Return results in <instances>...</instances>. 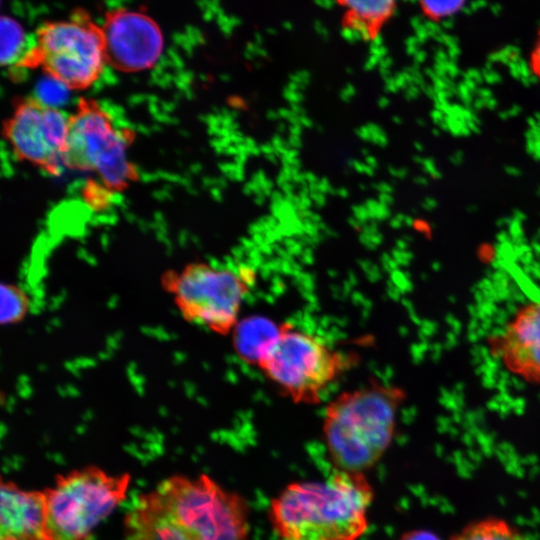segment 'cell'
I'll list each match as a JSON object with an SVG mask.
<instances>
[{"instance_id":"cell-12","label":"cell","mask_w":540,"mask_h":540,"mask_svg":"<svg viewBox=\"0 0 540 540\" xmlns=\"http://www.w3.org/2000/svg\"><path fill=\"white\" fill-rule=\"evenodd\" d=\"M0 526L1 537L55 540L45 491H26L12 482H2Z\"/></svg>"},{"instance_id":"cell-7","label":"cell","mask_w":540,"mask_h":540,"mask_svg":"<svg viewBox=\"0 0 540 540\" xmlns=\"http://www.w3.org/2000/svg\"><path fill=\"white\" fill-rule=\"evenodd\" d=\"M130 475L112 476L97 467L58 475L45 490L55 540H90L96 525L125 498Z\"/></svg>"},{"instance_id":"cell-16","label":"cell","mask_w":540,"mask_h":540,"mask_svg":"<svg viewBox=\"0 0 540 540\" xmlns=\"http://www.w3.org/2000/svg\"><path fill=\"white\" fill-rule=\"evenodd\" d=\"M450 540H528L513 524L497 518L487 517L465 525Z\"/></svg>"},{"instance_id":"cell-13","label":"cell","mask_w":540,"mask_h":540,"mask_svg":"<svg viewBox=\"0 0 540 540\" xmlns=\"http://www.w3.org/2000/svg\"><path fill=\"white\" fill-rule=\"evenodd\" d=\"M340 10L341 28L355 38L377 40L393 18L398 0H332Z\"/></svg>"},{"instance_id":"cell-6","label":"cell","mask_w":540,"mask_h":540,"mask_svg":"<svg viewBox=\"0 0 540 540\" xmlns=\"http://www.w3.org/2000/svg\"><path fill=\"white\" fill-rule=\"evenodd\" d=\"M131 132L115 126L112 117L93 99L80 98L69 116L63 165L97 174L104 188L120 192L136 180L128 158Z\"/></svg>"},{"instance_id":"cell-18","label":"cell","mask_w":540,"mask_h":540,"mask_svg":"<svg viewBox=\"0 0 540 540\" xmlns=\"http://www.w3.org/2000/svg\"><path fill=\"white\" fill-rule=\"evenodd\" d=\"M464 1L465 0H418V4L425 17L433 21H439L458 11Z\"/></svg>"},{"instance_id":"cell-15","label":"cell","mask_w":540,"mask_h":540,"mask_svg":"<svg viewBox=\"0 0 540 540\" xmlns=\"http://www.w3.org/2000/svg\"><path fill=\"white\" fill-rule=\"evenodd\" d=\"M1 64L10 67H23L34 43L29 44L23 27L10 17L0 20Z\"/></svg>"},{"instance_id":"cell-2","label":"cell","mask_w":540,"mask_h":540,"mask_svg":"<svg viewBox=\"0 0 540 540\" xmlns=\"http://www.w3.org/2000/svg\"><path fill=\"white\" fill-rule=\"evenodd\" d=\"M373 497L364 473L337 469L321 481L287 485L272 499L269 518L280 540H358Z\"/></svg>"},{"instance_id":"cell-20","label":"cell","mask_w":540,"mask_h":540,"mask_svg":"<svg viewBox=\"0 0 540 540\" xmlns=\"http://www.w3.org/2000/svg\"><path fill=\"white\" fill-rule=\"evenodd\" d=\"M400 540H440L439 537L426 530H415L405 533Z\"/></svg>"},{"instance_id":"cell-3","label":"cell","mask_w":540,"mask_h":540,"mask_svg":"<svg viewBox=\"0 0 540 540\" xmlns=\"http://www.w3.org/2000/svg\"><path fill=\"white\" fill-rule=\"evenodd\" d=\"M405 397L402 388L373 379L330 400L322 432L337 469L364 473L381 459L392 443Z\"/></svg>"},{"instance_id":"cell-9","label":"cell","mask_w":540,"mask_h":540,"mask_svg":"<svg viewBox=\"0 0 540 540\" xmlns=\"http://www.w3.org/2000/svg\"><path fill=\"white\" fill-rule=\"evenodd\" d=\"M69 129V116L39 98L14 102L3 134L15 156L41 170L58 175Z\"/></svg>"},{"instance_id":"cell-19","label":"cell","mask_w":540,"mask_h":540,"mask_svg":"<svg viewBox=\"0 0 540 540\" xmlns=\"http://www.w3.org/2000/svg\"><path fill=\"white\" fill-rule=\"evenodd\" d=\"M530 67L534 75L540 80V30L535 46L530 54Z\"/></svg>"},{"instance_id":"cell-11","label":"cell","mask_w":540,"mask_h":540,"mask_svg":"<svg viewBox=\"0 0 540 540\" xmlns=\"http://www.w3.org/2000/svg\"><path fill=\"white\" fill-rule=\"evenodd\" d=\"M496 351L511 374L540 383V301L516 311L498 335Z\"/></svg>"},{"instance_id":"cell-1","label":"cell","mask_w":540,"mask_h":540,"mask_svg":"<svg viewBox=\"0 0 540 540\" xmlns=\"http://www.w3.org/2000/svg\"><path fill=\"white\" fill-rule=\"evenodd\" d=\"M127 540H248V505L206 475L173 476L141 495Z\"/></svg>"},{"instance_id":"cell-14","label":"cell","mask_w":540,"mask_h":540,"mask_svg":"<svg viewBox=\"0 0 540 540\" xmlns=\"http://www.w3.org/2000/svg\"><path fill=\"white\" fill-rule=\"evenodd\" d=\"M279 324L262 316L239 320L232 331L233 347L238 357L249 365H255L265 346L273 339Z\"/></svg>"},{"instance_id":"cell-10","label":"cell","mask_w":540,"mask_h":540,"mask_svg":"<svg viewBox=\"0 0 540 540\" xmlns=\"http://www.w3.org/2000/svg\"><path fill=\"white\" fill-rule=\"evenodd\" d=\"M101 30L107 61L120 71L149 69L161 56L164 46L161 30L144 13L132 10L113 12Z\"/></svg>"},{"instance_id":"cell-4","label":"cell","mask_w":540,"mask_h":540,"mask_svg":"<svg viewBox=\"0 0 540 540\" xmlns=\"http://www.w3.org/2000/svg\"><path fill=\"white\" fill-rule=\"evenodd\" d=\"M354 356L290 323H279L260 353L256 367L295 404L315 405L325 390L353 364Z\"/></svg>"},{"instance_id":"cell-21","label":"cell","mask_w":540,"mask_h":540,"mask_svg":"<svg viewBox=\"0 0 540 540\" xmlns=\"http://www.w3.org/2000/svg\"><path fill=\"white\" fill-rule=\"evenodd\" d=\"M1 540H18V539H15V538H12V537H6V536H3V537H1Z\"/></svg>"},{"instance_id":"cell-8","label":"cell","mask_w":540,"mask_h":540,"mask_svg":"<svg viewBox=\"0 0 540 540\" xmlns=\"http://www.w3.org/2000/svg\"><path fill=\"white\" fill-rule=\"evenodd\" d=\"M108 63L102 30L82 17L41 27L24 67H41L46 76L69 90H84Z\"/></svg>"},{"instance_id":"cell-5","label":"cell","mask_w":540,"mask_h":540,"mask_svg":"<svg viewBox=\"0 0 540 540\" xmlns=\"http://www.w3.org/2000/svg\"><path fill=\"white\" fill-rule=\"evenodd\" d=\"M254 283L255 273L250 268L203 262L190 263L179 272L168 271L162 277L182 316L220 335L234 330Z\"/></svg>"},{"instance_id":"cell-17","label":"cell","mask_w":540,"mask_h":540,"mask_svg":"<svg viewBox=\"0 0 540 540\" xmlns=\"http://www.w3.org/2000/svg\"><path fill=\"white\" fill-rule=\"evenodd\" d=\"M29 309V299L25 292L14 284H1V324L20 322Z\"/></svg>"}]
</instances>
